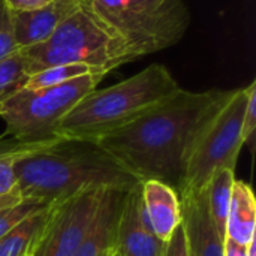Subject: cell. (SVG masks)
Listing matches in <instances>:
<instances>
[{
    "label": "cell",
    "instance_id": "9c48e42d",
    "mask_svg": "<svg viewBox=\"0 0 256 256\" xmlns=\"http://www.w3.org/2000/svg\"><path fill=\"white\" fill-rule=\"evenodd\" d=\"M165 244L150 225L142 204L141 184L128 190L117 225L116 252L120 256H162Z\"/></svg>",
    "mask_w": 256,
    "mask_h": 256
},
{
    "label": "cell",
    "instance_id": "3957f363",
    "mask_svg": "<svg viewBox=\"0 0 256 256\" xmlns=\"http://www.w3.org/2000/svg\"><path fill=\"white\" fill-rule=\"evenodd\" d=\"M182 87L160 63H153L138 74L105 88L86 94L58 126V138L96 142L117 130Z\"/></svg>",
    "mask_w": 256,
    "mask_h": 256
},
{
    "label": "cell",
    "instance_id": "603a6c76",
    "mask_svg": "<svg viewBox=\"0 0 256 256\" xmlns=\"http://www.w3.org/2000/svg\"><path fill=\"white\" fill-rule=\"evenodd\" d=\"M162 256H190L189 255V249H188L186 236H184L182 225L174 231L172 237L165 244V250H164Z\"/></svg>",
    "mask_w": 256,
    "mask_h": 256
},
{
    "label": "cell",
    "instance_id": "44dd1931",
    "mask_svg": "<svg viewBox=\"0 0 256 256\" xmlns=\"http://www.w3.org/2000/svg\"><path fill=\"white\" fill-rule=\"evenodd\" d=\"M15 52H18V48L15 42L14 14L4 0H0V62Z\"/></svg>",
    "mask_w": 256,
    "mask_h": 256
},
{
    "label": "cell",
    "instance_id": "277c9868",
    "mask_svg": "<svg viewBox=\"0 0 256 256\" xmlns=\"http://www.w3.org/2000/svg\"><path fill=\"white\" fill-rule=\"evenodd\" d=\"M120 45L128 63L177 45L190 26L183 0H78Z\"/></svg>",
    "mask_w": 256,
    "mask_h": 256
},
{
    "label": "cell",
    "instance_id": "8fae6325",
    "mask_svg": "<svg viewBox=\"0 0 256 256\" xmlns=\"http://www.w3.org/2000/svg\"><path fill=\"white\" fill-rule=\"evenodd\" d=\"M78 8V0H52L40 9L14 14V30L18 51L48 39Z\"/></svg>",
    "mask_w": 256,
    "mask_h": 256
},
{
    "label": "cell",
    "instance_id": "30bf717a",
    "mask_svg": "<svg viewBox=\"0 0 256 256\" xmlns=\"http://www.w3.org/2000/svg\"><path fill=\"white\" fill-rule=\"evenodd\" d=\"M178 198L189 255L224 256V238L212 220L206 190H183Z\"/></svg>",
    "mask_w": 256,
    "mask_h": 256
},
{
    "label": "cell",
    "instance_id": "d6986e66",
    "mask_svg": "<svg viewBox=\"0 0 256 256\" xmlns=\"http://www.w3.org/2000/svg\"><path fill=\"white\" fill-rule=\"evenodd\" d=\"M26 64L20 52L0 62V106L20 88H22L26 80Z\"/></svg>",
    "mask_w": 256,
    "mask_h": 256
},
{
    "label": "cell",
    "instance_id": "4316f807",
    "mask_svg": "<svg viewBox=\"0 0 256 256\" xmlns=\"http://www.w3.org/2000/svg\"><path fill=\"white\" fill-rule=\"evenodd\" d=\"M248 256H256V240L254 238L249 244H248Z\"/></svg>",
    "mask_w": 256,
    "mask_h": 256
},
{
    "label": "cell",
    "instance_id": "cb8c5ba5",
    "mask_svg": "<svg viewBox=\"0 0 256 256\" xmlns=\"http://www.w3.org/2000/svg\"><path fill=\"white\" fill-rule=\"evenodd\" d=\"M52 0H4L8 8L12 10V14H20V12H30L40 9L46 4H50Z\"/></svg>",
    "mask_w": 256,
    "mask_h": 256
},
{
    "label": "cell",
    "instance_id": "484cf974",
    "mask_svg": "<svg viewBox=\"0 0 256 256\" xmlns=\"http://www.w3.org/2000/svg\"><path fill=\"white\" fill-rule=\"evenodd\" d=\"M22 198H21V195H20V192H18V189L16 190H14L12 194H8V195H3V196H0V208L2 207H6V206H10V204H15V202H18V201H21Z\"/></svg>",
    "mask_w": 256,
    "mask_h": 256
},
{
    "label": "cell",
    "instance_id": "ba28073f",
    "mask_svg": "<svg viewBox=\"0 0 256 256\" xmlns=\"http://www.w3.org/2000/svg\"><path fill=\"white\" fill-rule=\"evenodd\" d=\"M100 189H86L51 204L30 256H75L102 202Z\"/></svg>",
    "mask_w": 256,
    "mask_h": 256
},
{
    "label": "cell",
    "instance_id": "d4e9b609",
    "mask_svg": "<svg viewBox=\"0 0 256 256\" xmlns=\"http://www.w3.org/2000/svg\"><path fill=\"white\" fill-rule=\"evenodd\" d=\"M224 256H248V246L225 237L224 240Z\"/></svg>",
    "mask_w": 256,
    "mask_h": 256
},
{
    "label": "cell",
    "instance_id": "5b68a950",
    "mask_svg": "<svg viewBox=\"0 0 256 256\" xmlns=\"http://www.w3.org/2000/svg\"><path fill=\"white\" fill-rule=\"evenodd\" d=\"M18 52L27 75L58 64H86L106 75L128 63L120 45L81 6L48 39Z\"/></svg>",
    "mask_w": 256,
    "mask_h": 256
},
{
    "label": "cell",
    "instance_id": "4fadbf2b",
    "mask_svg": "<svg viewBox=\"0 0 256 256\" xmlns=\"http://www.w3.org/2000/svg\"><path fill=\"white\" fill-rule=\"evenodd\" d=\"M126 192L106 190L94 220L75 256H111L116 252L117 225Z\"/></svg>",
    "mask_w": 256,
    "mask_h": 256
},
{
    "label": "cell",
    "instance_id": "52a82bcc",
    "mask_svg": "<svg viewBox=\"0 0 256 256\" xmlns=\"http://www.w3.org/2000/svg\"><path fill=\"white\" fill-rule=\"evenodd\" d=\"M250 84L234 88L228 100L198 134L188 156L184 177L177 194L201 190L219 170L236 171L243 141V118Z\"/></svg>",
    "mask_w": 256,
    "mask_h": 256
},
{
    "label": "cell",
    "instance_id": "9a60e30c",
    "mask_svg": "<svg viewBox=\"0 0 256 256\" xmlns=\"http://www.w3.org/2000/svg\"><path fill=\"white\" fill-rule=\"evenodd\" d=\"M60 140V138H57ZM38 141V142H22L10 136L0 135V196L12 194L16 190V176L15 165L27 156H32L45 147L51 146L54 141Z\"/></svg>",
    "mask_w": 256,
    "mask_h": 256
},
{
    "label": "cell",
    "instance_id": "8992f818",
    "mask_svg": "<svg viewBox=\"0 0 256 256\" xmlns=\"http://www.w3.org/2000/svg\"><path fill=\"white\" fill-rule=\"evenodd\" d=\"M104 78V74L92 72L50 88H20L0 106V118L6 124L2 136L22 142L57 140L63 118Z\"/></svg>",
    "mask_w": 256,
    "mask_h": 256
},
{
    "label": "cell",
    "instance_id": "f1b7e54d",
    "mask_svg": "<svg viewBox=\"0 0 256 256\" xmlns=\"http://www.w3.org/2000/svg\"><path fill=\"white\" fill-rule=\"evenodd\" d=\"M26 256H30V255H26Z\"/></svg>",
    "mask_w": 256,
    "mask_h": 256
},
{
    "label": "cell",
    "instance_id": "83f0119b",
    "mask_svg": "<svg viewBox=\"0 0 256 256\" xmlns=\"http://www.w3.org/2000/svg\"><path fill=\"white\" fill-rule=\"evenodd\" d=\"M111 256H120V255H118L117 252H114V254H112V255H111Z\"/></svg>",
    "mask_w": 256,
    "mask_h": 256
},
{
    "label": "cell",
    "instance_id": "7402d4cb",
    "mask_svg": "<svg viewBox=\"0 0 256 256\" xmlns=\"http://www.w3.org/2000/svg\"><path fill=\"white\" fill-rule=\"evenodd\" d=\"M256 128V81L250 82V92H249V99L244 111V118H243V141L244 144H250L255 135Z\"/></svg>",
    "mask_w": 256,
    "mask_h": 256
},
{
    "label": "cell",
    "instance_id": "ac0fdd59",
    "mask_svg": "<svg viewBox=\"0 0 256 256\" xmlns=\"http://www.w3.org/2000/svg\"><path fill=\"white\" fill-rule=\"evenodd\" d=\"M98 72L86 64H58V66H51L46 69H42L36 74L28 75L26 80L22 88L24 90H42V88H50L56 87L60 84H64L70 80H75L78 76H82L86 74ZM102 74V72H100ZM105 75V74H104Z\"/></svg>",
    "mask_w": 256,
    "mask_h": 256
},
{
    "label": "cell",
    "instance_id": "e0dca14e",
    "mask_svg": "<svg viewBox=\"0 0 256 256\" xmlns=\"http://www.w3.org/2000/svg\"><path fill=\"white\" fill-rule=\"evenodd\" d=\"M51 204L30 214L16 228L0 238V256H26L30 255L36 238L39 237L48 214Z\"/></svg>",
    "mask_w": 256,
    "mask_h": 256
},
{
    "label": "cell",
    "instance_id": "7a4b0ae2",
    "mask_svg": "<svg viewBox=\"0 0 256 256\" xmlns=\"http://www.w3.org/2000/svg\"><path fill=\"white\" fill-rule=\"evenodd\" d=\"M22 200L52 204L86 189L128 192L141 182L96 142L60 138L15 165Z\"/></svg>",
    "mask_w": 256,
    "mask_h": 256
},
{
    "label": "cell",
    "instance_id": "2e32d148",
    "mask_svg": "<svg viewBox=\"0 0 256 256\" xmlns=\"http://www.w3.org/2000/svg\"><path fill=\"white\" fill-rule=\"evenodd\" d=\"M236 182V176L232 170H219L216 171L208 183L206 184L204 190L207 195V204L208 212L212 216V220L216 226L218 234L225 240V231H226V219L231 204V192Z\"/></svg>",
    "mask_w": 256,
    "mask_h": 256
},
{
    "label": "cell",
    "instance_id": "7c38bea8",
    "mask_svg": "<svg viewBox=\"0 0 256 256\" xmlns=\"http://www.w3.org/2000/svg\"><path fill=\"white\" fill-rule=\"evenodd\" d=\"M141 196L154 234L160 242L168 243L182 225L178 194L159 180H146L141 183Z\"/></svg>",
    "mask_w": 256,
    "mask_h": 256
},
{
    "label": "cell",
    "instance_id": "5bb4252c",
    "mask_svg": "<svg viewBox=\"0 0 256 256\" xmlns=\"http://www.w3.org/2000/svg\"><path fill=\"white\" fill-rule=\"evenodd\" d=\"M256 201L252 188L240 180L234 182L226 219L225 237L248 246L255 238Z\"/></svg>",
    "mask_w": 256,
    "mask_h": 256
},
{
    "label": "cell",
    "instance_id": "6da1fadb",
    "mask_svg": "<svg viewBox=\"0 0 256 256\" xmlns=\"http://www.w3.org/2000/svg\"><path fill=\"white\" fill-rule=\"evenodd\" d=\"M232 90L180 88L129 124L96 141L141 183L159 180L176 192L184 177L192 144Z\"/></svg>",
    "mask_w": 256,
    "mask_h": 256
},
{
    "label": "cell",
    "instance_id": "ffe728a7",
    "mask_svg": "<svg viewBox=\"0 0 256 256\" xmlns=\"http://www.w3.org/2000/svg\"><path fill=\"white\" fill-rule=\"evenodd\" d=\"M50 204H42L38 201L21 200L15 204L6 206L0 208V238L16 228L21 222H24L30 214L40 210L42 207Z\"/></svg>",
    "mask_w": 256,
    "mask_h": 256
}]
</instances>
